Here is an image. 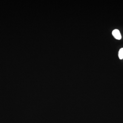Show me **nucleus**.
Listing matches in <instances>:
<instances>
[{"label":"nucleus","instance_id":"nucleus-1","mask_svg":"<svg viewBox=\"0 0 123 123\" xmlns=\"http://www.w3.org/2000/svg\"><path fill=\"white\" fill-rule=\"evenodd\" d=\"M112 35L117 40H120L121 39V36L119 30L115 29L112 31Z\"/></svg>","mask_w":123,"mask_h":123},{"label":"nucleus","instance_id":"nucleus-2","mask_svg":"<svg viewBox=\"0 0 123 123\" xmlns=\"http://www.w3.org/2000/svg\"><path fill=\"white\" fill-rule=\"evenodd\" d=\"M118 56L120 59H123V48L120 49L119 51Z\"/></svg>","mask_w":123,"mask_h":123}]
</instances>
